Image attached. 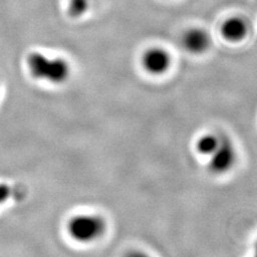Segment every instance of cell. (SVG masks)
Here are the masks:
<instances>
[{
    "mask_svg": "<svg viewBox=\"0 0 257 257\" xmlns=\"http://www.w3.org/2000/svg\"><path fill=\"white\" fill-rule=\"evenodd\" d=\"M253 257H257V242H256V244H255V248H254V255H253Z\"/></svg>",
    "mask_w": 257,
    "mask_h": 257,
    "instance_id": "cell-11",
    "label": "cell"
},
{
    "mask_svg": "<svg viewBox=\"0 0 257 257\" xmlns=\"http://www.w3.org/2000/svg\"><path fill=\"white\" fill-rule=\"evenodd\" d=\"M182 45L192 54H203L210 47L211 39L205 30L200 28H192L183 35Z\"/></svg>",
    "mask_w": 257,
    "mask_h": 257,
    "instance_id": "cell-6",
    "label": "cell"
},
{
    "mask_svg": "<svg viewBox=\"0 0 257 257\" xmlns=\"http://www.w3.org/2000/svg\"><path fill=\"white\" fill-rule=\"evenodd\" d=\"M248 24L241 16H231L225 20L221 26V35L228 42L238 43L243 41L248 35Z\"/></svg>",
    "mask_w": 257,
    "mask_h": 257,
    "instance_id": "cell-5",
    "label": "cell"
},
{
    "mask_svg": "<svg viewBox=\"0 0 257 257\" xmlns=\"http://www.w3.org/2000/svg\"><path fill=\"white\" fill-rule=\"evenodd\" d=\"M27 67L32 77L52 84L64 83L71 72L69 63L64 59L50 58L38 52L28 55Z\"/></svg>",
    "mask_w": 257,
    "mask_h": 257,
    "instance_id": "cell-1",
    "label": "cell"
},
{
    "mask_svg": "<svg viewBox=\"0 0 257 257\" xmlns=\"http://www.w3.org/2000/svg\"><path fill=\"white\" fill-rule=\"evenodd\" d=\"M124 257H150V256L142 251H130L125 254Z\"/></svg>",
    "mask_w": 257,
    "mask_h": 257,
    "instance_id": "cell-10",
    "label": "cell"
},
{
    "mask_svg": "<svg viewBox=\"0 0 257 257\" xmlns=\"http://www.w3.org/2000/svg\"><path fill=\"white\" fill-rule=\"evenodd\" d=\"M222 136H219L213 133H208L200 136L196 143V149L198 154L202 156L210 157L213 152L219 147Z\"/></svg>",
    "mask_w": 257,
    "mask_h": 257,
    "instance_id": "cell-7",
    "label": "cell"
},
{
    "mask_svg": "<svg viewBox=\"0 0 257 257\" xmlns=\"http://www.w3.org/2000/svg\"><path fill=\"white\" fill-rule=\"evenodd\" d=\"M171 56L163 48L152 47L142 56V64L148 73L154 75L164 74L171 67Z\"/></svg>",
    "mask_w": 257,
    "mask_h": 257,
    "instance_id": "cell-4",
    "label": "cell"
},
{
    "mask_svg": "<svg viewBox=\"0 0 257 257\" xmlns=\"http://www.w3.org/2000/svg\"><path fill=\"white\" fill-rule=\"evenodd\" d=\"M91 0H69L68 13L72 19H79L88 11Z\"/></svg>",
    "mask_w": 257,
    "mask_h": 257,
    "instance_id": "cell-8",
    "label": "cell"
},
{
    "mask_svg": "<svg viewBox=\"0 0 257 257\" xmlns=\"http://www.w3.org/2000/svg\"><path fill=\"white\" fill-rule=\"evenodd\" d=\"M237 162V150L232 142L222 136L219 147L209 157V170L214 175H223L232 170Z\"/></svg>",
    "mask_w": 257,
    "mask_h": 257,
    "instance_id": "cell-3",
    "label": "cell"
},
{
    "mask_svg": "<svg viewBox=\"0 0 257 257\" xmlns=\"http://www.w3.org/2000/svg\"><path fill=\"white\" fill-rule=\"evenodd\" d=\"M106 230V222L100 215L82 214L68 223V232L77 242L90 243L101 238Z\"/></svg>",
    "mask_w": 257,
    "mask_h": 257,
    "instance_id": "cell-2",
    "label": "cell"
},
{
    "mask_svg": "<svg viewBox=\"0 0 257 257\" xmlns=\"http://www.w3.org/2000/svg\"><path fill=\"white\" fill-rule=\"evenodd\" d=\"M14 195V190L7 183H0V206L5 205Z\"/></svg>",
    "mask_w": 257,
    "mask_h": 257,
    "instance_id": "cell-9",
    "label": "cell"
}]
</instances>
